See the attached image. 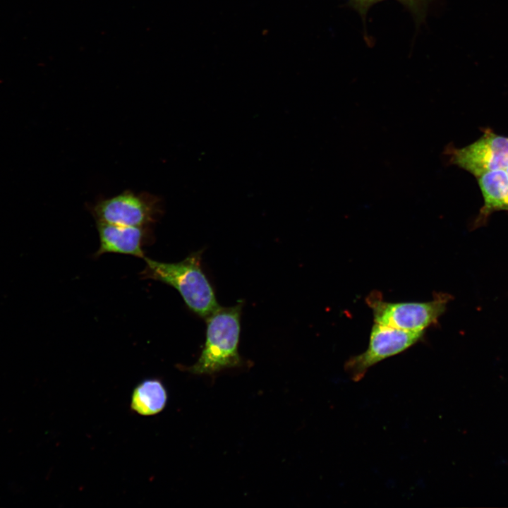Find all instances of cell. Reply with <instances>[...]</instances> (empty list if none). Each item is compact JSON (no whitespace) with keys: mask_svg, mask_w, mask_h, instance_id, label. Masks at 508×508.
I'll use <instances>...</instances> for the list:
<instances>
[{"mask_svg":"<svg viewBox=\"0 0 508 508\" xmlns=\"http://www.w3.org/2000/svg\"><path fill=\"white\" fill-rule=\"evenodd\" d=\"M383 0H351L352 5L360 12L365 13L373 4ZM408 6L414 13L419 14L425 0H398Z\"/></svg>","mask_w":508,"mask_h":508,"instance_id":"10","label":"cell"},{"mask_svg":"<svg viewBox=\"0 0 508 508\" xmlns=\"http://www.w3.org/2000/svg\"><path fill=\"white\" fill-rule=\"evenodd\" d=\"M167 391L158 378H148L138 383L133 390L131 408L141 416L160 413L167 403Z\"/></svg>","mask_w":508,"mask_h":508,"instance_id":"9","label":"cell"},{"mask_svg":"<svg viewBox=\"0 0 508 508\" xmlns=\"http://www.w3.org/2000/svg\"><path fill=\"white\" fill-rule=\"evenodd\" d=\"M450 296L435 295L425 302H387L378 293L370 294L366 298L372 309L375 323L410 332H424L436 323L445 313Z\"/></svg>","mask_w":508,"mask_h":508,"instance_id":"3","label":"cell"},{"mask_svg":"<svg viewBox=\"0 0 508 508\" xmlns=\"http://www.w3.org/2000/svg\"><path fill=\"white\" fill-rule=\"evenodd\" d=\"M451 160L476 178L508 166V138L485 131L476 141L451 152Z\"/></svg>","mask_w":508,"mask_h":508,"instance_id":"6","label":"cell"},{"mask_svg":"<svg viewBox=\"0 0 508 508\" xmlns=\"http://www.w3.org/2000/svg\"><path fill=\"white\" fill-rule=\"evenodd\" d=\"M424 332H410L374 323L367 349L351 357L344 368L350 378L361 380L368 369L387 358L397 355L418 341Z\"/></svg>","mask_w":508,"mask_h":508,"instance_id":"5","label":"cell"},{"mask_svg":"<svg viewBox=\"0 0 508 508\" xmlns=\"http://www.w3.org/2000/svg\"><path fill=\"white\" fill-rule=\"evenodd\" d=\"M100 245L95 255L107 253L132 255L144 258L143 246L148 236V226H125L96 222Z\"/></svg>","mask_w":508,"mask_h":508,"instance_id":"7","label":"cell"},{"mask_svg":"<svg viewBox=\"0 0 508 508\" xmlns=\"http://www.w3.org/2000/svg\"><path fill=\"white\" fill-rule=\"evenodd\" d=\"M477 180L484 200L478 223L495 211L508 210V176L505 169L486 172Z\"/></svg>","mask_w":508,"mask_h":508,"instance_id":"8","label":"cell"},{"mask_svg":"<svg viewBox=\"0 0 508 508\" xmlns=\"http://www.w3.org/2000/svg\"><path fill=\"white\" fill-rule=\"evenodd\" d=\"M505 171H506L507 174V176H508V166H507V167L505 169Z\"/></svg>","mask_w":508,"mask_h":508,"instance_id":"11","label":"cell"},{"mask_svg":"<svg viewBox=\"0 0 508 508\" xmlns=\"http://www.w3.org/2000/svg\"><path fill=\"white\" fill-rule=\"evenodd\" d=\"M96 222L125 226H150L162 213L161 200L149 193L125 190L92 207Z\"/></svg>","mask_w":508,"mask_h":508,"instance_id":"4","label":"cell"},{"mask_svg":"<svg viewBox=\"0 0 508 508\" xmlns=\"http://www.w3.org/2000/svg\"><path fill=\"white\" fill-rule=\"evenodd\" d=\"M242 304L222 308L206 318V340L197 362L188 370L197 375L212 374L238 366V352Z\"/></svg>","mask_w":508,"mask_h":508,"instance_id":"2","label":"cell"},{"mask_svg":"<svg viewBox=\"0 0 508 508\" xmlns=\"http://www.w3.org/2000/svg\"><path fill=\"white\" fill-rule=\"evenodd\" d=\"M202 250L190 254L178 262H164L145 257L143 279H151L175 288L188 308L207 318L221 306L201 267Z\"/></svg>","mask_w":508,"mask_h":508,"instance_id":"1","label":"cell"}]
</instances>
